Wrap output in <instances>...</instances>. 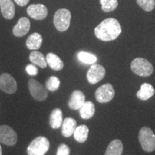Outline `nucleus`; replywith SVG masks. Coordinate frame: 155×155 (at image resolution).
<instances>
[{
	"instance_id": "f257e3e1",
	"label": "nucleus",
	"mask_w": 155,
	"mask_h": 155,
	"mask_svg": "<svg viewBox=\"0 0 155 155\" xmlns=\"http://www.w3.org/2000/svg\"><path fill=\"white\" fill-rule=\"evenodd\" d=\"M121 27L119 21L114 18H108L102 21L95 28V35L104 42L116 40L121 33Z\"/></svg>"
},
{
	"instance_id": "f03ea898",
	"label": "nucleus",
	"mask_w": 155,
	"mask_h": 155,
	"mask_svg": "<svg viewBox=\"0 0 155 155\" xmlns=\"http://www.w3.org/2000/svg\"><path fill=\"white\" fill-rule=\"evenodd\" d=\"M131 69L136 75L142 77L150 76L154 71L152 63L142 58H137L133 60L131 63Z\"/></svg>"
},
{
	"instance_id": "7ed1b4c3",
	"label": "nucleus",
	"mask_w": 155,
	"mask_h": 155,
	"mask_svg": "<svg viewBox=\"0 0 155 155\" xmlns=\"http://www.w3.org/2000/svg\"><path fill=\"white\" fill-rule=\"evenodd\" d=\"M139 141L145 152H152L155 150V134L150 128H141L139 134Z\"/></svg>"
},
{
	"instance_id": "20e7f679",
	"label": "nucleus",
	"mask_w": 155,
	"mask_h": 155,
	"mask_svg": "<svg viewBox=\"0 0 155 155\" xmlns=\"http://www.w3.org/2000/svg\"><path fill=\"white\" fill-rule=\"evenodd\" d=\"M50 148V141L45 137H38L32 140L27 151L28 155H45Z\"/></svg>"
},
{
	"instance_id": "39448f33",
	"label": "nucleus",
	"mask_w": 155,
	"mask_h": 155,
	"mask_svg": "<svg viewBox=\"0 0 155 155\" xmlns=\"http://www.w3.org/2000/svg\"><path fill=\"white\" fill-rule=\"evenodd\" d=\"M71 13L68 9H60L55 12L53 22L55 28L59 32H65L69 28L71 24Z\"/></svg>"
},
{
	"instance_id": "423d86ee",
	"label": "nucleus",
	"mask_w": 155,
	"mask_h": 155,
	"mask_svg": "<svg viewBox=\"0 0 155 155\" xmlns=\"http://www.w3.org/2000/svg\"><path fill=\"white\" fill-rule=\"evenodd\" d=\"M28 87L31 96L34 99L39 101H42L47 98L48 91L40 82L35 79L31 78L28 82Z\"/></svg>"
},
{
	"instance_id": "0eeeda50",
	"label": "nucleus",
	"mask_w": 155,
	"mask_h": 155,
	"mask_svg": "<svg viewBox=\"0 0 155 155\" xmlns=\"http://www.w3.org/2000/svg\"><path fill=\"white\" fill-rule=\"evenodd\" d=\"M115 96V91L110 83H106L97 88L95 93V97L97 101L104 104L108 103L113 99Z\"/></svg>"
},
{
	"instance_id": "6e6552de",
	"label": "nucleus",
	"mask_w": 155,
	"mask_h": 155,
	"mask_svg": "<svg viewBox=\"0 0 155 155\" xmlns=\"http://www.w3.org/2000/svg\"><path fill=\"white\" fill-rule=\"evenodd\" d=\"M17 141V134L12 128L7 125L0 126V142L7 146H14Z\"/></svg>"
},
{
	"instance_id": "1a4fd4ad",
	"label": "nucleus",
	"mask_w": 155,
	"mask_h": 155,
	"mask_svg": "<svg viewBox=\"0 0 155 155\" xmlns=\"http://www.w3.org/2000/svg\"><path fill=\"white\" fill-rule=\"evenodd\" d=\"M0 89L6 94H15L17 90L16 80L9 73H2L0 75Z\"/></svg>"
},
{
	"instance_id": "9d476101",
	"label": "nucleus",
	"mask_w": 155,
	"mask_h": 155,
	"mask_svg": "<svg viewBox=\"0 0 155 155\" xmlns=\"http://www.w3.org/2000/svg\"><path fill=\"white\" fill-rule=\"evenodd\" d=\"M106 70L102 65L99 64H93L87 73V80L91 84H96L104 78Z\"/></svg>"
},
{
	"instance_id": "9b49d317",
	"label": "nucleus",
	"mask_w": 155,
	"mask_h": 155,
	"mask_svg": "<svg viewBox=\"0 0 155 155\" xmlns=\"http://www.w3.org/2000/svg\"><path fill=\"white\" fill-rule=\"evenodd\" d=\"M27 13L30 17L36 20H42L48 16V9L42 4L31 5L27 9Z\"/></svg>"
},
{
	"instance_id": "f8f14e48",
	"label": "nucleus",
	"mask_w": 155,
	"mask_h": 155,
	"mask_svg": "<svg viewBox=\"0 0 155 155\" xmlns=\"http://www.w3.org/2000/svg\"><path fill=\"white\" fill-rule=\"evenodd\" d=\"M86 102V96L81 91H74L71 94L68 101V106L72 110H79Z\"/></svg>"
},
{
	"instance_id": "ddd939ff",
	"label": "nucleus",
	"mask_w": 155,
	"mask_h": 155,
	"mask_svg": "<svg viewBox=\"0 0 155 155\" xmlns=\"http://www.w3.org/2000/svg\"><path fill=\"white\" fill-rule=\"evenodd\" d=\"M30 22L27 17H21L13 28L12 32L16 37L25 36L30 31Z\"/></svg>"
},
{
	"instance_id": "4468645a",
	"label": "nucleus",
	"mask_w": 155,
	"mask_h": 155,
	"mask_svg": "<svg viewBox=\"0 0 155 155\" xmlns=\"http://www.w3.org/2000/svg\"><path fill=\"white\" fill-rule=\"evenodd\" d=\"M0 9L5 19H12L15 17V7L12 0H0Z\"/></svg>"
},
{
	"instance_id": "2eb2a0df",
	"label": "nucleus",
	"mask_w": 155,
	"mask_h": 155,
	"mask_svg": "<svg viewBox=\"0 0 155 155\" xmlns=\"http://www.w3.org/2000/svg\"><path fill=\"white\" fill-rule=\"evenodd\" d=\"M62 134L65 137H71L77 127V122L71 117L65 118L62 124Z\"/></svg>"
},
{
	"instance_id": "dca6fc26",
	"label": "nucleus",
	"mask_w": 155,
	"mask_h": 155,
	"mask_svg": "<svg viewBox=\"0 0 155 155\" xmlns=\"http://www.w3.org/2000/svg\"><path fill=\"white\" fill-rule=\"evenodd\" d=\"M47 64L54 71H61L63 68L64 63L61 58L53 53H49L46 55Z\"/></svg>"
},
{
	"instance_id": "f3484780",
	"label": "nucleus",
	"mask_w": 155,
	"mask_h": 155,
	"mask_svg": "<svg viewBox=\"0 0 155 155\" xmlns=\"http://www.w3.org/2000/svg\"><path fill=\"white\" fill-rule=\"evenodd\" d=\"M155 90L152 85L150 83H144L141 86L140 90L137 93V96L140 100L147 101L154 95Z\"/></svg>"
},
{
	"instance_id": "a211bd4d",
	"label": "nucleus",
	"mask_w": 155,
	"mask_h": 155,
	"mask_svg": "<svg viewBox=\"0 0 155 155\" xmlns=\"http://www.w3.org/2000/svg\"><path fill=\"white\" fill-rule=\"evenodd\" d=\"M42 43V37L38 32L31 34L27 39L26 46L29 50H36L41 47Z\"/></svg>"
},
{
	"instance_id": "6ab92c4d",
	"label": "nucleus",
	"mask_w": 155,
	"mask_h": 155,
	"mask_svg": "<svg viewBox=\"0 0 155 155\" xmlns=\"http://www.w3.org/2000/svg\"><path fill=\"white\" fill-rule=\"evenodd\" d=\"M96 108L92 101H86L79 109V114L83 119H89L94 116Z\"/></svg>"
},
{
	"instance_id": "aec40b11",
	"label": "nucleus",
	"mask_w": 155,
	"mask_h": 155,
	"mask_svg": "<svg viewBox=\"0 0 155 155\" xmlns=\"http://www.w3.org/2000/svg\"><path fill=\"white\" fill-rule=\"evenodd\" d=\"M63 112L60 108H55L50 116V125L53 129H59L63 124Z\"/></svg>"
},
{
	"instance_id": "412c9836",
	"label": "nucleus",
	"mask_w": 155,
	"mask_h": 155,
	"mask_svg": "<svg viewBox=\"0 0 155 155\" xmlns=\"http://www.w3.org/2000/svg\"><path fill=\"white\" fill-rule=\"evenodd\" d=\"M122 152H123V144L121 140L114 139L108 146L105 155H121Z\"/></svg>"
},
{
	"instance_id": "4be33fe9",
	"label": "nucleus",
	"mask_w": 155,
	"mask_h": 155,
	"mask_svg": "<svg viewBox=\"0 0 155 155\" xmlns=\"http://www.w3.org/2000/svg\"><path fill=\"white\" fill-rule=\"evenodd\" d=\"M30 61L34 65H38L41 68H45L48 64L43 54L39 51H33L30 54Z\"/></svg>"
},
{
	"instance_id": "5701e85b",
	"label": "nucleus",
	"mask_w": 155,
	"mask_h": 155,
	"mask_svg": "<svg viewBox=\"0 0 155 155\" xmlns=\"http://www.w3.org/2000/svg\"><path fill=\"white\" fill-rule=\"evenodd\" d=\"M89 129L86 125H81L77 127L73 133L74 139L79 143H84L88 137Z\"/></svg>"
},
{
	"instance_id": "b1692460",
	"label": "nucleus",
	"mask_w": 155,
	"mask_h": 155,
	"mask_svg": "<svg viewBox=\"0 0 155 155\" xmlns=\"http://www.w3.org/2000/svg\"><path fill=\"white\" fill-rule=\"evenodd\" d=\"M78 58L81 63L88 65H93L95 64L97 61V57L94 54H91L88 52L81 51L78 53Z\"/></svg>"
},
{
	"instance_id": "393cba45",
	"label": "nucleus",
	"mask_w": 155,
	"mask_h": 155,
	"mask_svg": "<svg viewBox=\"0 0 155 155\" xmlns=\"http://www.w3.org/2000/svg\"><path fill=\"white\" fill-rule=\"evenodd\" d=\"M100 4L101 5V9L105 12H112L117 8V0H100Z\"/></svg>"
},
{
	"instance_id": "a878e982",
	"label": "nucleus",
	"mask_w": 155,
	"mask_h": 155,
	"mask_svg": "<svg viewBox=\"0 0 155 155\" xmlns=\"http://www.w3.org/2000/svg\"><path fill=\"white\" fill-rule=\"evenodd\" d=\"M61 81L56 76H51L46 81V88L50 91H55L59 88Z\"/></svg>"
},
{
	"instance_id": "bb28decb",
	"label": "nucleus",
	"mask_w": 155,
	"mask_h": 155,
	"mask_svg": "<svg viewBox=\"0 0 155 155\" xmlns=\"http://www.w3.org/2000/svg\"><path fill=\"white\" fill-rule=\"evenodd\" d=\"M137 3L146 12L152 11L155 7V0H137Z\"/></svg>"
},
{
	"instance_id": "cd10ccee",
	"label": "nucleus",
	"mask_w": 155,
	"mask_h": 155,
	"mask_svg": "<svg viewBox=\"0 0 155 155\" xmlns=\"http://www.w3.org/2000/svg\"><path fill=\"white\" fill-rule=\"evenodd\" d=\"M70 148L65 144H61L58 147L56 155H69Z\"/></svg>"
},
{
	"instance_id": "c85d7f7f",
	"label": "nucleus",
	"mask_w": 155,
	"mask_h": 155,
	"mask_svg": "<svg viewBox=\"0 0 155 155\" xmlns=\"http://www.w3.org/2000/svg\"><path fill=\"white\" fill-rule=\"evenodd\" d=\"M26 71L31 76H35L38 73V69L34 64H30L26 66Z\"/></svg>"
},
{
	"instance_id": "c756f323",
	"label": "nucleus",
	"mask_w": 155,
	"mask_h": 155,
	"mask_svg": "<svg viewBox=\"0 0 155 155\" xmlns=\"http://www.w3.org/2000/svg\"><path fill=\"white\" fill-rule=\"evenodd\" d=\"M15 2L17 3V5L20 6V7H25L28 5L30 0H15Z\"/></svg>"
},
{
	"instance_id": "7c9ffc66",
	"label": "nucleus",
	"mask_w": 155,
	"mask_h": 155,
	"mask_svg": "<svg viewBox=\"0 0 155 155\" xmlns=\"http://www.w3.org/2000/svg\"><path fill=\"white\" fill-rule=\"evenodd\" d=\"M2 154V147H1V145H0V155Z\"/></svg>"
}]
</instances>
